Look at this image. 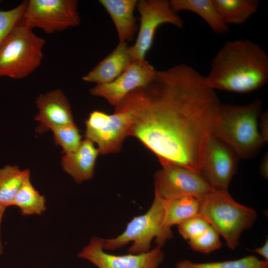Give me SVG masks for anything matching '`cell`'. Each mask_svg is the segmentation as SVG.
<instances>
[{"label":"cell","mask_w":268,"mask_h":268,"mask_svg":"<svg viewBox=\"0 0 268 268\" xmlns=\"http://www.w3.org/2000/svg\"><path fill=\"white\" fill-rule=\"evenodd\" d=\"M198 198V215L223 236L229 248L235 249L242 232L253 226L256 211L235 201L228 190L213 189Z\"/></svg>","instance_id":"obj_4"},{"label":"cell","mask_w":268,"mask_h":268,"mask_svg":"<svg viewBox=\"0 0 268 268\" xmlns=\"http://www.w3.org/2000/svg\"><path fill=\"white\" fill-rule=\"evenodd\" d=\"M239 157L227 144L211 135L205 150L200 175L215 190H228Z\"/></svg>","instance_id":"obj_11"},{"label":"cell","mask_w":268,"mask_h":268,"mask_svg":"<svg viewBox=\"0 0 268 268\" xmlns=\"http://www.w3.org/2000/svg\"><path fill=\"white\" fill-rule=\"evenodd\" d=\"M51 131L56 144L63 148L65 153L76 150L82 141L81 136L74 123L57 127Z\"/></svg>","instance_id":"obj_24"},{"label":"cell","mask_w":268,"mask_h":268,"mask_svg":"<svg viewBox=\"0 0 268 268\" xmlns=\"http://www.w3.org/2000/svg\"><path fill=\"white\" fill-rule=\"evenodd\" d=\"M261 175L265 178L268 177V156L267 153L263 157L260 166Z\"/></svg>","instance_id":"obj_29"},{"label":"cell","mask_w":268,"mask_h":268,"mask_svg":"<svg viewBox=\"0 0 268 268\" xmlns=\"http://www.w3.org/2000/svg\"><path fill=\"white\" fill-rule=\"evenodd\" d=\"M189 244L192 249L203 254L214 251L222 246L219 233L211 225L202 234L189 240Z\"/></svg>","instance_id":"obj_25"},{"label":"cell","mask_w":268,"mask_h":268,"mask_svg":"<svg viewBox=\"0 0 268 268\" xmlns=\"http://www.w3.org/2000/svg\"><path fill=\"white\" fill-rule=\"evenodd\" d=\"M99 154L94 143L85 138L76 150L65 153L62 158V168L76 183L80 184L92 178Z\"/></svg>","instance_id":"obj_16"},{"label":"cell","mask_w":268,"mask_h":268,"mask_svg":"<svg viewBox=\"0 0 268 268\" xmlns=\"http://www.w3.org/2000/svg\"><path fill=\"white\" fill-rule=\"evenodd\" d=\"M165 213V201L154 194L152 204L145 213L134 217L118 236L103 239L104 249L114 251L132 242L129 253H144L151 250L154 239L157 246L162 247L171 238L163 229Z\"/></svg>","instance_id":"obj_6"},{"label":"cell","mask_w":268,"mask_h":268,"mask_svg":"<svg viewBox=\"0 0 268 268\" xmlns=\"http://www.w3.org/2000/svg\"><path fill=\"white\" fill-rule=\"evenodd\" d=\"M39 122L36 131L43 133L54 128L74 123L69 103L64 93L56 89L41 94L36 99Z\"/></svg>","instance_id":"obj_14"},{"label":"cell","mask_w":268,"mask_h":268,"mask_svg":"<svg viewBox=\"0 0 268 268\" xmlns=\"http://www.w3.org/2000/svg\"><path fill=\"white\" fill-rule=\"evenodd\" d=\"M136 8L140 15V25L135 43L130 46L133 61L145 59L160 25L167 23L178 28L184 25L182 18L172 9L169 0H139Z\"/></svg>","instance_id":"obj_8"},{"label":"cell","mask_w":268,"mask_h":268,"mask_svg":"<svg viewBox=\"0 0 268 268\" xmlns=\"http://www.w3.org/2000/svg\"><path fill=\"white\" fill-rule=\"evenodd\" d=\"M130 118L124 111H115L102 123L86 126L85 138L97 145L99 153H116L129 136Z\"/></svg>","instance_id":"obj_13"},{"label":"cell","mask_w":268,"mask_h":268,"mask_svg":"<svg viewBox=\"0 0 268 268\" xmlns=\"http://www.w3.org/2000/svg\"><path fill=\"white\" fill-rule=\"evenodd\" d=\"M18 207L23 216L41 215L46 210L44 196L33 187L29 175L16 195L12 206Z\"/></svg>","instance_id":"obj_22"},{"label":"cell","mask_w":268,"mask_h":268,"mask_svg":"<svg viewBox=\"0 0 268 268\" xmlns=\"http://www.w3.org/2000/svg\"><path fill=\"white\" fill-rule=\"evenodd\" d=\"M209 225L206 220L197 215L184 221L177 226L182 237L189 241L202 234Z\"/></svg>","instance_id":"obj_27"},{"label":"cell","mask_w":268,"mask_h":268,"mask_svg":"<svg viewBox=\"0 0 268 268\" xmlns=\"http://www.w3.org/2000/svg\"><path fill=\"white\" fill-rule=\"evenodd\" d=\"M176 268H268V261L249 255L231 261L207 263H194L188 260L178 262Z\"/></svg>","instance_id":"obj_23"},{"label":"cell","mask_w":268,"mask_h":268,"mask_svg":"<svg viewBox=\"0 0 268 268\" xmlns=\"http://www.w3.org/2000/svg\"></svg>","instance_id":"obj_33"},{"label":"cell","mask_w":268,"mask_h":268,"mask_svg":"<svg viewBox=\"0 0 268 268\" xmlns=\"http://www.w3.org/2000/svg\"><path fill=\"white\" fill-rule=\"evenodd\" d=\"M30 175L28 169L17 166L6 165L0 168V204L12 206L13 200L25 179Z\"/></svg>","instance_id":"obj_21"},{"label":"cell","mask_w":268,"mask_h":268,"mask_svg":"<svg viewBox=\"0 0 268 268\" xmlns=\"http://www.w3.org/2000/svg\"><path fill=\"white\" fill-rule=\"evenodd\" d=\"M268 113L262 114L259 121V128L262 136L265 142L268 141Z\"/></svg>","instance_id":"obj_28"},{"label":"cell","mask_w":268,"mask_h":268,"mask_svg":"<svg viewBox=\"0 0 268 268\" xmlns=\"http://www.w3.org/2000/svg\"><path fill=\"white\" fill-rule=\"evenodd\" d=\"M78 3L76 0H29L20 23L47 34L77 26L80 23Z\"/></svg>","instance_id":"obj_7"},{"label":"cell","mask_w":268,"mask_h":268,"mask_svg":"<svg viewBox=\"0 0 268 268\" xmlns=\"http://www.w3.org/2000/svg\"><path fill=\"white\" fill-rule=\"evenodd\" d=\"M103 241L100 237H91L89 243L78 253V257L98 268H158L164 258L162 247L157 246L144 253L111 254L105 251Z\"/></svg>","instance_id":"obj_10"},{"label":"cell","mask_w":268,"mask_h":268,"mask_svg":"<svg viewBox=\"0 0 268 268\" xmlns=\"http://www.w3.org/2000/svg\"><path fill=\"white\" fill-rule=\"evenodd\" d=\"M262 103L257 100L245 105L220 106L212 135L230 147L239 158L254 157L266 142L259 128Z\"/></svg>","instance_id":"obj_3"},{"label":"cell","mask_w":268,"mask_h":268,"mask_svg":"<svg viewBox=\"0 0 268 268\" xmlns=\"http://www.w3.org/2000/svg\"><path fill=\"white\" fill-rule=\"evenodd\" d=\"M207 84L213 90L245 93L259 89L268 81V56L248 39L225 42L213 58Z\"/></svg>","instance_id":"obj_2"},{"label":"cell","mask_w":268,"mask_h":268,"mask_svg":"<svg viewBox=\"0 0 268 268\" xmlns=\"http://www.w3.org/2000/svg\"><path fill=\"white\" fill-rule=\"evenodd\" d=\"M169 1L175 12L189 11L196 13L217 34H223L228 31V25L222 20L212 0H170Z\"/></svg>","instance_id":"obj_18"},{"label":"cell","mask_w":268,"mask_h":268,"mask_svg":"<svg viewBox=\"0 0 268 268\" xmlns=\"http://www.w3.org/2000/svg\"><path fill=\"white\" fill-rule=\"evenodd\" d=\"M221 104L205 76L186 64L156 70L146 85L115 107L130 118L129 136L137 138L161 164L200 174L206 144Z\"/></svg>","instance_id":"obj_1"},{"label":"cell","mask_w":268,"mask_h":268,"mask_svg":"<svg viewBox=\"0 0 268 268\" xmlns=\"http://www.w3.org/2000/svg\"><path fill=\"white\" fill-rule=\"evenodd\" d=\"M255 253H258L262 256L265 260L268 261V241H266L264 244L261 247L257 248L253 250Z\"/></svg>","instance_id":"obj_30"},{"label":"cell","mask_w":268,"mask_h":268,"mask_svg":"<svg viewBox=\"0 0 268 268\" xmlns=\"http://www.w3.org/2000/svg\"><path fill=\"white\" fill-rule=\"evenodd\" d=\"M161 165L154 175V194L164 200L199 198L213 190L200 174L185 167L171 163Z\"/></svg>","instance_id":"obj_9"},{"label":"cell","mask_w":268,"mask_h":268,"mask_svg":"<svg viewBox=\"0 0 268 268\" xmlns=\"http://www.w3.org/2000/svg\"><path fill=\"white\" fill-rule=\"evenodd\" d=\"M165 201V213L163 223L165 232L170 237L171 227L199 214V201L193 196H184Z\"/></svg>","instance_id":"obj_19"},{"label":"cell","mask_w":268,"mask_h":268,"mask_svg":"<svg viewBox=\"0 0 268 268\" xmlns=\"http://www.w3.org/2000/svg\"><path fill=\"white\" fill-rule=\"evenodd\" d=\"M137 1V0H99L113 22L119 42L132 41L137 31L136 18L134 16Z\"/></svg>","instance_id":"obj_17"},{"label":"cell","mask_w":268,"mask_h":268,"mask_svg":"<svg viewBox=\"0 0 268 268\" xmlns=\"http://www.w3.org/2000/svg\"><path fill=\"white\" fill-rule=\"evenodd\" d=\"M5 207L3 206L0 204V225L1 223L2 219V216L3 215V213L4 212V210L5 209ZM3 253V245L2 244V242L1 240V237H0V255L2 254Z\"/></svg>","instance_id":"obj_31"},{"label":"cell","mask_w":268,"mask_h":268,"mask_svg":"<svg viewBox=\"0 0 268 268\" xmlns=\"http://www.w3.org/2000/svg\"><path fill=\"white\" fill-rule=\"evenodd\" d=\"M133 61L128 43L119 42L112 52L83 76L82 79L96 85L109 83L123 72Z\"/></svg>","instance_id":"obj_15"},{"label":"cell","mask_w":268,"mask_h":268,"mask_svg":"<svg viewBox=\"0 0 268 268\" xmlns=\"http://www.w3.org/2000/svg\"><path fill=\"white\" fill-rule=\"evenodd\" d=\"M1 2V0H0V3Z\"/></svg>","instance_id":"obj_32"},{"label":"cell","mask_w":268,"mask_h":268,"mask_svg":"<svg viewBox=\"0 0 268 268\" xmlns=\"http://www.w3.org/2000/svg\"><path fill=\"white\" fill-rule=\"evenodd\" d=\"M46 42L20 23L0 45V77L22 79L32 73L41 64Z\"/></svg>","instance_id":"obj_5"},{"label":"cell","mask_w":268,"mask_h":268,"mask_svg":"<svg viewBox=\"0 0 268 268\" xmlns=\"http://www.w3.org/2000/svg\"><path fill=\"white\" fill-rule=\"evenodd\" d=\"M156 70L145 59L133 61L129 67L111 82L96 85L90 93L105 99L116 107L131 91L148 84Z\"/></svg>","instance_id":"obj_12"},{"label":"cell","mask_w":268,"mask_h":268,"mask_svg":"<svg viewBox=\"0 0 268 268\" xmlns=\"http://www.w3.org/2000/svg\"><path fill=\"white\" fill-rule=\"evenodd\" d=\"M225 24H242L258 10V0H212Z\"/></svg>","instance_id":"obj_20"},{"label":"cell","mask_w":268,"mask_h":268,"mask_svg":"<svg viewBox=\"0 0 268 268\" xmlns=\"http://www.w3.org/2000/svg\"><path fill=\"white\" fill-rule=\"evenodd\" d=\"M27 1H23L14 8L0 10V45L21 21Z\"/></svg>","instance_id":"obj_26"}]
</instances>
